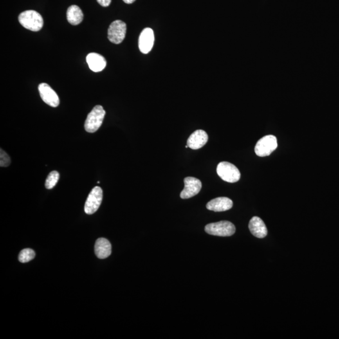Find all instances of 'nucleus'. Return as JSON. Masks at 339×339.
Returning <instances> with one entry per match:
<instances>
[{
  "label": "nucleus",
  "mask_w": 339,
  "mask_h": 339,
  "mask_svg": "<svg viewBox=\"0 0 339 339\" xmlns=\"http://www.w3.org/2000/svg\"><path fill=\"white\" fill-rule=\"evenodd\" d=\"M20 24L24 28L33 31H38L44 26V20L39 13L34 10H27L20 13Z\"/></svg>",
  "instance_id": "nucleus-1"
},
{
  "label": "nucleus",
  "mask_w": 339,
  "mask_h": 339,
  "mask_svg": "<svg viewBox=\"0 0 339 339\" xmlns=\"http://www.w3.org/2000/svg\"><path fill=\"white\" fill-rule=\"evenodd\" d=\"M105 111L100 105H96L91 111L85 121L84 128L87 132L90 133L97 131L104 120Z\"/></svg>",
  "instance_id": "nucleus-2"
},
{
  "label": "nucleus",
  "mask_w": 339,
  "mask_h": 339,
  "mask_svg": "<svg viewBox=\"0 0 339 339\" xmlns=\"http://www.w3.org/2000/svg\"><path fill=\"white\" fill-rule=\"evenodd\" d=\"M205 231L210 235L227 237L235 234V228L231 222L222 221L208 224L205 227Z\"/></svg>",
  "instance_id": "nucleus-3"
},
{
  "label": "nucleus",
  "mask_w": 339,
  "mask_h": 339,
  "mask_svg": "<svg viewBox=\"0 0 339 339\" xmlns=\"http://www.w3.org/2000/svg\"><path fill=\"white\" fill-rule=\"evenodd\" d=\"M217 173L223 181L229 183H235L239 181L241 174L239 170L233 164L222 161L217 167Z\"/></svg>",
  "instance_id": "nucleus-4"
},
{
  "label": "nucleus",
  "mask_w": 339,
  "mask_h": 339,
  "mask_svg": "<svg viewBox=\"0 0 339 339\" xmlns=\"http://www.w3.org/2000/svg\"><path fill=\"white\" fill-rule=\"evenodd\" d=\"M278 147L277 139L273 135H267L258 141L255 148L256 154L258 156L264 157L270 156Z\"/></svg>",
  "instance_id": "nucleus-5"
},
{
  "label": "nucleus",
  "mask_w": 339,
  "mask_h": 339,
  "mask_svg": "<svg viewBox=\"0 0 339 339\" xmlns=\"http://www.w3.org/2000/svg\"><path fill=\"white\" fill-rule=\"evenodd\" d=\"M103 197L102 188L96 186L90 192L84 206V211L87 214H94L100 208Z\"/></svg>",
  "instance_id": "nucleus-6"
},
{
  "label": "nucleus",
  "mask_w": 339,
  "mask_h": 339,
  "mask_svg": "<svg viewBox=\"0 0 339 339\" xmlns=\"http://www.w3.org/2000/svg\"><path fill=\"white\" fill-rule=\"evenodd\" d=\"M127 33V24L116 20L110 25L107 30V37L110 42L115 44H120L124 40Z\"/></svg>",
  "instance_id": "nucleus-7"
},
{
  "label": "nucleus",
  "mask_w": 339,
  "mask_h": 339,
  "mask_svg": "<svg viewBox=\"0 0 339 339\" xmlns=\"http://www.w3.org/2000/svg\"><path fill=\"white\" fill-rule=\"evenodd\" d=\"M185 187L181 193V197L183 199L191 198L199 194L202 188L200 180L194 177H188L184 179Z\"/></svg>",
  "instance_id": "nucleus-8"
},
{
  "label": "nucleus",
  "mask_w": 339,
  "mask_h": 339,
  "mask_svg": "<svg viewBox=\"0 0 339 339\" xmlns=\"http://www.w3.org/2000/svg\"><path fill=\"white\" fill-rule=\"evenodd\" d=\"M40 97L47 104L56 107L60 104L59 96L54 90L46 83H41L39 86Z\"/></svg>",
  "instance_id": "nucleus-9"
},
{
  "label": "nucleus",
  "mask_w": 339,
  "mask_h": 339,
  "mask_svg": "<svg viewBox=\"0 0 339 339\" xmlns=\"http://www.w3.org/2000/svg\"><path fill=\"white\" fill-rule=\"evenodd\" d=\"M155 42L154 31L152 28H146L141 31L139 37L138 46L141 52L147 54L152 51Z\"/></svg>",
  "instance_id": "nucleus-10"
},
{
  "label": "nucleus",
  "mask_w": 339,
  "mask_h": 339,
  "mask_svg": "<svg viewBox=\"0 0 339 339\" xmlns=\"http://www.w3.org/2000/svg\"><path fill=\"white\" fill-rule=\"evenodd\" d=\"M208 134L204 130H198L190 136L187 140V145L192 150H198L203 148L208 141Z\"/></svg>",
  "instance_id": "nucleus-11"
},
{
  "label": "nucleus",
  "mask_w": 339,
  "mask_h": 339,
  "mask_svg": "<svg viewBox=\"0 0 339 339\" xmlns=\"http://www.w3.org/2000/svg\"><path fill=\"white\" fill-rule=\"evenodd\" d=\"M233 206V203L230 199L222 197L211 200L207 204L206 208L208 210L214 212H223L231 209Z\"/></svg>",
  "instance_id": "nucleus-12"
},
{
  "label": "nucleus",
  "mask_w": 339,
  "mask_h": 339,
  "mask_svg": "<svg viewBox=\"0 0 339 339\" xmlns=\"http://www.w3.org/2000/svg\"><path fill=\"white\" fill-rule=\"evenodd\" d=\"M249 229L253 235L258 238L265 237L268 234L264 222L260 217L255 216L250 220Z\"/></svg>",
  "instance_id": "nucleus-13"
},
{
  "label": "nucleus",
  "mask_w": 339,
  "mask_h": 339,
  "mask_svg": "<svg viewBox=\"0 0 339 339\" xmlns=\"http://www.w3.org/2000/svg\"><path fill=\"white\" fill-rule=\"evenodd\" d=\"M86 61L90 69L95 73L104 70L107 64L105 58L97 53H90L87 56Z\"/></svg>",
  "instance_id": "nucleus-14"
},
{
  "label": "nucleus",
  "mask_w": 339,
  "mask_h": 339,
  "mask_svg": "<svg viewBox=\"0 0 339 339\" xmlns=\"http://www.w3.org/2000/svg\"><path fill=\"white\" fill-rule=\"evenodd\" d=\"M96 257L100 259H105L111 254V244L105 238H100L96 242L94 247Z\"/></svg>",
  "instance_id": "nucleus-15"
},
{
  "label": "nucleus",
  "mask_w": 339,
  "mask_h": 339,
  "mask_svg": "<svg viewBox=\"0 0 339 339\" xmlns=\"http://www.w3.org/2000/svg\"><path fill=\"white\" fill-rule=\"evenodd\" d=\"M83 19H84V14L81 9L78 6L72 5L67 9V21L73 26H78L82 22Z\"/></svg>",
  "instance_id": "nucleus-16"
},
{
  "label": "nucleus",
  "mask_w": 339,
  "mask_h": 339,
  "mask_svg": "<svg viewBox=\"0 0 339 339\" xmlns=\"http://www.w3.org/2000/svg\"><path fill=\"white\" fill-rule=\"evenodd\" d=\"M60 175L57 171H52L49 174L46 179V187L47 189H52L55 187L59 181Z\"/></svg>",
  "instance_id": "nucleus-17"
},
{
  "label": "nucleus",
  "mask_w": 339,
  "mask_h": 339,
  "mask_svg": "<svg viewBox=\"0 0 339 339\" xmlns=\"http://www.w3.org/2000/svg\"><path fill=\"white\" fill-rule=\"evenodd\" d=\"M35 257V251L31 249H25L20 252L19 260L21 262H28L34 259Z\"/></svg>",
  "instance_id": "nucleus-18"
},
{
  "label": "nucleus",
  "mask_w": 339,
  "mask_h": 339,
  "mask_svg": "<svg viewBox=\"0 0 339 339\" xmlns=\"http://www.w3.org/2000/svg\"><path fill=\"white\" fill-rule=\"evenodd\" d=\"M10 163V157L1 148V150H0V166L1 167H8Z\"/></svg>",
  "instance_id": "nucleus-19"
},
{
  "label": "nucleus",
  "mask_w": 339,
  "mask_h": 339,
  "mask_svg": "<svg viewBox=\"0 0 339 339\" xmlns=\"http://www.w3.org/2000/svg\"><path fill=\"white\" fill-rule=\"evenodd\" d=\"M97 1L103 7H107L111 3V0H97Z\"/></svg>",
  "instance_id": "nucleus-20"
},
{
  "label": "nucleus",
  "mask_w": 339,
  "mask_h": 339,
  "mask_svg": "<svg viewBox=\"0 0 339 339\" xmlns=\"http://www.w3.org/2000/svg\"><path fill=\"white\" fill-rule=\"evenodd\" d=\"M123 1H124L125 3L131 4L134 3V2L136 1V0H123Z\"/></svg>",
  "instance_id": "nucleus-21"
}]
</instances>
